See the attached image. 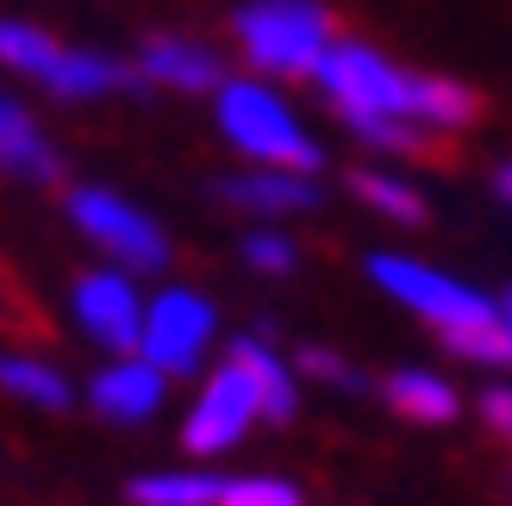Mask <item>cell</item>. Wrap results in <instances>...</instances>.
<instances>
[{"label":"cell","mask_w":512,"mask_h":506,"mask_svg":"<svg viewBox=\"0 0 512 506\" xmlns=\"http://www.w3.org/2000/svg\"><path fill=\"white\" fill-rule=\"evenodd\" d=\"M313 88L350 138H363L375 157H419L431 138L469 132L481 119V94L456 75L413 69L388 57L369 38H338L331 57L319 63Z\"/></svg>","instance_id":"6da1fadb"},{"label":"cell","mask_w":512,"mask_h":506,"mask_svg":"<svg viewBox=\"0 0 512 506\" xmlns=\"http://www.w3.org/2000/svg\"><path fill=\"white\" fill-rule=\"evenodd\" d=\"M0 75L38 88L44 100H63V107H94V100H119L144 88L132 57L57 38L50 25L19 13H0Z\"/></svg>","instance_id":"7a4b0ae2"},{"label":"cell","mask_w":512,"mask_h":506,"mask_svg":"<svg viewBox=\"0 0 512 506\" xmlns=\"http://www.w3.org/2000/svg\"><path fill=\"white\" fill-rule=\"evenodd\" d=\"M213 125L232 157L263 163V169H300L319 175L325 169V144L306 132V119L294 113V100L281 94V82H263V75H225V88L213 94Z\"/></svg>","instance_id":"3957f363"},{"label":"cell","mask_w":512,"mask_h":506,"mask_svg":"<svg viewBox=\"0 0 512 506\" xmlns=\"http://www.w3.org/2000/svg\"><path fill=\"white\" fill-rule=\"evenodd\" d=\"M225 32L238 63L263 82H313L331 44L344 38L325 0H238Z\"/></svg>","instance_id":"277c9868"},{"label":"cell","mask_w":512,"mask_h":506,"mask_svg":"<svg viewBox=\"0 0 512 506\" xmlns=\"http://www.w3.org/2000/svg\"><path fill=\"white\" fill-rule=\"evenodd\" d=\"M63 219L100 263H119L132 275H163L175 263V244L163 232V219L113 182H69L63 188Z\"/></svg>","instance_id":"5b68a950"},{"label":"cell","mask_w":512,"mask_h":506,"mask_svg":"<svg viewBox=\"0 0 512 506\" xmlns=\"http://www.w3.org/2000/svg\"><path fill=\"white\" fill-rule=\"evenodd\" d=\"M369 282H375V294H388L400 313H413L438 344L500 319V294H481L475 282H463V275H450L425 257H406V250H369Z\"/></svg>","instance_id":"8992f818"},{"label":"cell","mask_w":512,"mask_h":506,"mask_svg":"<svg viewBox=\"0 0 512 506\" xmlns=\"http://www.w3.org/2000/svg\"><path fill=\"white\" fill-rule=\"evenodd\" d=\"M256 425H269L263 388H256L250 363L238 357L232 344H225L219 363L200 375L188 413H182V450H188L194 463H219V457H232V450L256 432Z\"/></svg>","instance_id":"52a82bcc"},{"label":"cell","mask_w":512,"mask_h":506,"mask_svg":"<svg viewBox=\"0 0 512 506\" xmlns=\"http://www.w3.org/2000/svg\"><path fill=\"white\" fill-rule=\"evenodd\" d=\"M213 350H225L219 344V307H213V294H200L188 282H163L157 294H150L138 357L157 363L169 382H188V375L200 382L207 363H219Z\"/></svg>","instance_id":"ba28073f"},{"label":"cell","mask_w":512,"mask_h":506,"mask_svg":"<svg viewBox=\"0 0 512 506\" xmlns=\"http://www.w3.org/2000/svg\"><path fill=\"white\" fill-rule=\"evenodd\" d=\"M63 313L100 357H132V350L144 344V313H150L144 275L119 269V263H94L82 275H69Z\"/></svg>","instance_id":"9c48e42d"},{"label":"cell","mask_w":512,"mask_h":506,"mask_svg":"<svg viewBox=\"0 0 512 506\" xmlns=\"http://www.w3.org/2000/svg\"><path fill=\"white\" fill-rule=\"evenodd\" d=\"M213 200L225 213H238L250 225H288L300 213H319L325 207V188L319 175H300V169H263V163H238L213 175Z\"/></svg>","instance_id":"30bf717a"},{"label":"cell","mask_w":512,"mask_h":506,"mask_svg":"<svg viewBox=\"0 0 512 506\" xmlns=\"http://www.w3.org/2000/svg\"><path fill=\"white\" fill-rule=\"evenodd\" d=\"M138 82L144 88H163V94H219L225 88V57H219V44H207V38H194V32H150L144 44H138Z\"/></svg>","instance_id":"8fae6325"},{"label":"cell","mask_w":512,"mask_h":506,"mask_svg":"<svg viewBox=\"0 0 512 506\" xmlns=\"http://www.w3.org/2000/svg\"><path fill=\"white\" fill-rule=\"evenodd\" d=\"M82 400H88V413H100L107 425H150L169 407V375L157 363H144L138 350L132 357H107L88 375Z\"/></svg>","instance_id":"7c38bea8"},{"label":"cell","mask_w":512,"mask_h":506,"mask_svg":"<svg viewBox=\"0 0 512 506\" xmlns=\"http://www.w3.org/2000/svg\"><path fill=\"white\" fill-rule=\"evenodd\" d=\"M0 175H7V182H25V188H50L63 175L57 138L44 132L32 100L19 88H7V75H0Z\"/></svg>","instance_id":"4fadbf2b"},{"label":"cell","mask_w":512,"mask_h":506,"mask_svg":"<svg viewBox=\"0 0 512 506\" xmlns=\"http://www.w3.org/2000/svg\"><path fill=\"white\" fill-rule=\"evenodd\" d=\"M375 394L388 400V413L406 425H456L463 419V394L444 369H425V363H400L375 382Z\"/></svg>","instance_id":"5bb4252c"},{"label":"cell","mask_w":512,"mask_h":506,"mask_svg":"<svg viewBox=\"0 0 512 506\" xmlns=\"http://www.w3.org/2000/svg\"><path fill=\"white\" fill-rule=\"evenodd\" d=\"M0 394L32 413H69L75 382L63 375V363L38 357V350H0Z\"/></svg>","instance_id":"9a60e30c"},{"label":"cell","mask_w":512,"mask_h":506,"mask_svg":"<svg viewBox=\"0 0 512 506\" xmlns=\"http://www.w3.org/2000/svg\"><path fill=\"white\" fill-rule=\"evenodd\" d=\"M225 475L207 463H175V469H144L125 482V500L132 506H219Z\"/></svg>","instance_id":"2e32d148"},{"label":"cell","mask_w":512,"mask_h":506,"mask_svg":"<svg viewBox=\"0 0 512 506\" xmlns=\"http://www.w3.org/2000/svg\"><path fill=\"white\" fill-rule=\"evenodd\" d=\"M350 200H356V207H369L375 219H388V225H425V219H431L425 188L413 182V175L381 169V163L350 175Z\"/></svg>","instance_id":"e0dca14e"},{"label":"cell","mask_w":512,"mask_h":506,"mask_svg":"<svg viewBox=\"0 0 512 506\" xmlns=\"http://www.w3.org/2000/svg\"><path fill=\"white\" fill-rule=\"evenodd\" d=\"M238 257H244V269H256V275H269V282H281V275H294V269H300V244H294L288 225H244Z\"/></svg>","instance_id":"ac0fdd59"},{"label":"cell","mask_w":512,"mask_h":506,"mask_svg":"<svg viewBox=\"0 0 512 506\" xmlns=\"http://www.w3.org/2000/svg\"><path fill=\"white\" fill-rule=\"evenodd\" d=\"M294 369H300V382L331 388V394H369V388H375L369 375L356 369L344 350H331V344H300V350H294Z\"/></svg>","instance_id":"d6986e66"},{"label":"cell","mask_w":512,"mask_h":506,"mask_svg":"<svg viewBox=\"0 0 512 506\" xmlns=\"http://www.w3.org/2000/svg\"><path fill=\"white\" fill-rule=\"evenodd\" d=\"M444 350L456 363H475V369H506L512 375V325H506V313L500 319H488V325H475V332H456V338H444Z\"/></svg>","instance_id":"ffe728a7"},{"label":"cell","mask_w":512,"mask_h":506,"mask_svg":"<svg viewBox=\"0 0 512 506\" xmlns=\"http://www.w3.org/2000/svg\"><path fill=\"white\" fill-rule=\"evenodd\" d=\"M219 506H306V494L275 469H244V475H225Z\"/></svg>","instance_id":"44dd1931"},{"label":"cell","mask_w":512,"mask_h":506,"mask_svg":"<svg viewBox=\"0 0 512 506\" xmlns=\"http://www.w3.org/2000/svg\"><path fill=\"white\" fill-rule=\"evenodd\" d=\"M475 413H481L488 432L512 438V382H488V388H481V400H475Z\"/></svg>","instance_id":"7402d4cb"},{"label":"cell","mask_w":512,"mask_h":506,"mask_svg":"<svg viewBox=\"0 0 512 506\" xmlns=\"http://www.w3.org/2000/svg\"><path fill=\"white\" fill-rule=\"evenodd\" d=\"M494 194H500V200H506V207H512V157H506V163L494 169Z\"/></svg>","instance_id":"603a6c76"},{"label":"cell","mask_w":512,"mask_h":506,"mask_svg":"<svg viewBox=\"0 0 512 506\" xmlns=\"http://www.w3.org/2000/svg\"><path fill=\"white\" fill-rule=\"evenodd\" d=\"M500 313H506V325H512V282H506V294H500Z\"/></svg>","instance_id":"cb8c5ba5"}]
</instances>
